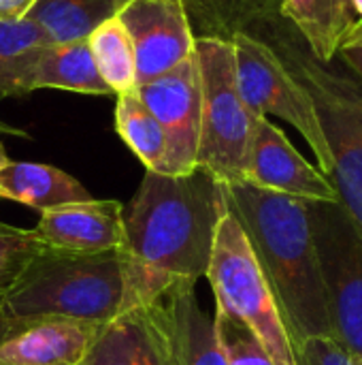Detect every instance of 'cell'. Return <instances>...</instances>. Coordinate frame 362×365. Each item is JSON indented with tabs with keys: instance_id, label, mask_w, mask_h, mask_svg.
<instances>
[{
	"instance_id": "29",
	"label": "cell",
	"mask_w": 362,
	"mask_h": 365,
	"mask_svg": "<svg viewBox=\"0 0 362 365\" xmlns=\"http://www.w3.org/2000/svg\"><path fill=\"white\" fill-rule=\"evenodd\" d=\"M9 163V156H6V150H4V143L0 141V169Z\"/></svg>"
},
{
	"instance_id": "12",
	"label": "cell",
	"mask_w": 362,
	"mask_h": 365,
	"mask_svg": "<svg viewBox=\"0 0 362 365\" xmlns=\"http://www.w3.org/2000/svg\"><path fill=\"white\" fill-rule=\"evenodd\" d=\"M32 231L51 250L83 255L115 250L124 244V205L98 199L62 205L41 212V220Z\"/></svg>"
},
{
	"instance_id": "33",
	"label": "cell",
	"mask_w": 362,
	"mask_h": 365,
	"mask_svg": "<svg viewBox=\"0 0 362 365\" xmlns=\"http://www.w3.org/2000/svg\"><path fill=\"white\" fill-rule=\"evenodd\" d=\"M119 2H122V4H124V2H128V0H119ZM183 2H188V0H183Z\"/></svg>"
},
{
	"instance_id": "18",
	"label": "cell",
	"mask_w": 362,
	"mask_h": 365,
	"mask_svg": "<svg viewBox=\"0 0 362 365\" xmlns=\"http://www.w3.org/2000/svg\"><path fill=\"white\" fill-rule=\"evenodd\" d=\"M41 88L98 96L113 94L94 64L87 38L62 45H45L41 49L32 73V90Z\"/></svg>"
},
{
	"instance_id": "11",
	"label": "cell",
	"mask_w": 362,
	"mask_h": 365,
	"mask_svg": "<svg viewBox=\"0 0 362 365\" xmlns=\"http://www.w3.org/2000/svg\"><path fill=\"white\" fill-rule=\"evenodd\" d=\"M245 182L312 201H337L329 178L290 143L286 133L267 115L256 118Z\"/></svg>"
},
{
	"instance_id": "17",
	"label": "cell",
	"mask_w": 362,
	"mask_h": 365,
	"mask_svg": "<svg viewBox=\"0 0 362 365\" xmlns=\"http://www.w3.org/2000/svg\"><path fill=\"white\" fill-rule=\"evenodd\" d=\"M280 13L292 21L307 49L322 62H333L339 45L361 19L352 0H282Z\"/></svg>"
},
{
	"instance_id": "2",
	"label": "cell",
	"mask_w": 362,
	"mask_h": 365,
	"mask_svg": "<svg viewBox=\"0 0 362 365\" xmlns=\"http://www.w3.org/2000/svg\"><path fill=\"white\" fill-rule=\"evenodd\" d=\"M222 192L273 293L290 344L333 336L305 199L250 182L222 184Z\"/></svg>"
},
{
	"instance_id": "32",
	"label": "cell",
	"mask_w": 362,
	"mask_h": 365,
	"mask_svg": "<svg viewBox=\"0 0 362 365\" xmlns=\"http://www.w3.org/2000/svg\"><path fill=\"white\" fill-rule=\"evenodd\" d=\"M356 365H362V359H356Z\"/></svg>"
},
{
	"instance_id": "14",
	"label": "cell",
	"mask_w": 362,
	"mask_h": 365,
	"mask_svg": "<svg viewBox=\"0 0 362 365\" xmlns=\"http://www.w3.org/2000/svg\"><path fill=\"white\" fill-rule=\"evenodd\" d=\"M83 365H175L158 304L105 323Z\"/></svg>"
},
{
	"instance_id": "27",
	"label": "cell",
	"mask_w": 362,
	"mask_h": 365,
	"mask_svg": "<svg viewBox=\"0 0 362 365\" xmlns=\"http://www.w3.org/2000/svg\"><path fill=\"white\" fill-rule=\"evenodd\" d=\"M36 0H0V19H23Z\"/></svg>"
},
{
	"instance_id": "30",
	"label": "cell",
	"mask_w": 362,
	"mask_h": 365,
	"mask_svg": "<svg viewBox=\"0 0 362 365\" xmlns=\"http://www.w3.org/2000/svg\"><path fill=\"white\" fill-rule=\"evenodd\" d=\"M352 4H354V11H356V15L362 19V0H352Z\"/></svg>"
},
{
	"instance_id": "10",
	"label": "cell",
	"mask_w": 362,
	"mask_h": 365,
	"mask_svg": "<svg viewBox=\"0 0 362 365\" xmlns=\"http://www.w3.org/2000/svg\"><path fill=\"white\" fill-rule=\"evenodd\" d=\"M134 51L137 86H143L194 53V32L183 0H128L117 11Z\"/></svg>"
},
{
	"instance_id": "22",
	"label": "cell",
	"mask_w": 362,
	"mask_h": 365,
	"mask_svg": "<svg viewBox=\"0 0 362 365\" xmlns=\"http://www.w3.org/2000/svg\"><path fill=\"white\" fill-rule=\"evenodd\" d=\"M87 45L94 64L113 94L137 92V64L132 41L117 15L102 21L90 36Z\"/></svg>"
},
{
	"instance_id": "6",
	"label": "cell",
	"mask_w": 362,
	"mask_h": 365,
	"mask_svg": "<svg viewBox=\"0 0 362 365\" xmlns=\"http://www.w3.org/2000/svg\"><path fill=\"white\" fill-rule=\"evenodd\" d=\"M215 308L241 321L260 340L275 365H294L292 344L273 293L256 263L245 233L230 212L218 225L213 255L205 274Z\"/></svg>"
},
{
	"instance_id": "21",
	"label": "cell",
	"mask_w": 362,
	"mask_h": 365,
	"mask_svg": "<svg viewBox=\"0 0 362 365\" xmlns=\"http://www.w3.org/2000/svg\"><path fill=\"white\" fill-rule=\"evenodd\" d=\"M115 128L117 135L132 150V154L145 165L147 171L162 173L164 156H166V139L158 120L141 101L139 92L117 94Z\"/></svg>"
},
{
	"instance_id": "4",
	"label": "cell",
	"mask_w": 362,
	"mask_h": 365,
	"mask_svg": "<svg viewBox=\"0 0 362 365\" xmlns=\"http://www.w3.org/2000/svg\"><path fill=\"white\" fill-rule=\"evenodd\" d=\"M269 45L314 98L333 156L326 178L337 192V203L362 235V79L333 68L294 41L277 38Z\"/></svg>"
},
{
	"instance_id": "20",
	"label": "cell",
	"mask_w": 362,
	"mask_h": 365,
	"mask_svg": "<svg viewBox=\"0 0 362 365\" xmlns=\"http://www.w3.org/2000/svg\"><path fill=\"white\" fill-rule=\"evenodd\" d=\"M47 38L32 19H0V98L32 92V73Z\"/></svg>"
},
{
	"instance_id": "13",
	"label": "cell",
	"mask_w": 362,
	"mask_h": 365,
	"mask_svg": "<svg viewBox=\"0 0 362 365\" xmlns=\"http://www.w3.org/2000/svg\"><path fill=\"white\" fill-rule=\"evenodd\" d=\"M105 323L47 319L6 334L0 365H83Z\"/></svg>"
},
{
	"instance_id": "15",
	"label": "cell",
	"mask_w": 362,
	"mask_h": 365,
	"mask_svg": "<svg viewBox=\"0 0 362 365\" xmlns=\"http://www.w3.org/2000/svg\"><path fill=\"white\" fill-rule=\"evenodd\" d=\"M154 304H158L175 365H226L213 319L203 312L194 284L175 287Z\"/></svg>"
},
{
	"instance_id": "31",
	"label": "cell",
	"mask_w": 362,
	"mask_h": 365,
	"mask_svg": "<svg viewBox=\"0 0 362 365\" xmlns=\"http://www.w3.org/2000/svg\"><path fill=\"white\" fill-rule=\"evenodd\" d=\"M0 133H11V135H17V130H15V128L6 126V124H2V122H0Z\"/></svg>"
},
{
	"instance_id": "28",
	"label": "cell",
	"mask_w": 362,
	"mask_h": 365,
	"mask_svg": "<svg viewBox=\"0 0 362 365\" xmlns=\"http://www.w3.org/2000/svg\"><path fill=\"white\" fill-rule=\"evenodd\" d=\"M239 2H241L243 13L247 15H265L273 9L280 11V4H282V0H239Z\"/></svg>"
},
{
	"instance_id": "5",
	"label": "cell",
	"mask_w": 362,
	"mask_h": 365,
	"mask_svg": "<svg viewBox=\"0 0 362 365\" xmlns=\"http://www.w3.org/2000/svg\"><path fill=\"white\" fill-rule=\"evenodd\" d=\"M201 77V135L196 167L218 182H245L256 118L237 86L233 43L218 36H194Z\"/></svg>"
},
{
	"instance_id": "24",
	"label": "cell",
	"mask_w": 362,
	"mask_h": 365,
	"mask_svg": "<svg viewBox=\"0 0 362 365\" xmlns=\"http://www.w3.org/2000/svg\"><path fill=\"white\" fill-rule=\"evenodd\" d=\"M45 246L36 240L32 229H19L0 222V293L9 289L23 267Z\"/></svg>"
},
{
	"instance_id": "9",
	"label": "cell",
	"mask_w": 362,
	"mask_h": 365,
	"mask_svg": "<svg viewBox=\"0 0 362 365\" xmlns=\"http://www.w3.org/2000/svg\"><path fill=\"white\" fill-rule=\"evenodd\" d=\"M137 92L158 120L166 139L162 173H192L196 169L201 135V77L196 56L192 53L169 73L139 86Z\"/></svg>"
},
{
	"instance_id": "7",
	"label": "cell",
	"mask_w": 362,
	"mask_h": 365,
	"mask_svg": "<svg viewBox=\"0 0 362 365\" xmlns=\"http://www.w3.org/2000/svg\"><path fill=\"white\" fill-rule=\"evenodd\" d=\"M235 51L237 86L254 115H275L299 130L312 148L324 175L333 169V156L320 126L314 98L290 73L277 51L258 34L237 30L228 38Z\"/></svg>"
},
{
	"instance_id": "8",
	"label": "cell",
	"mask_w": 362,
	"mask_h": 365,
	"mask_svg": "<svg viewBox=\"0 0 362 365\" xmlns=\"http://www.w3.org/2000/svg\"><path fill=\"white\" fill-rule=\"evenodd\" d=\"M331 331L354 359H362V235L337 201L305 199Z\"/></svg>"
},
{
	"instance_id": "23",
	"label": "cell",
	"mask_w": 362,
	"mask_h": 365,
	"mask_svg": "<svg viewBox=\"0 0 362 365\" xmlns=\"http://www.w3.org/2000/svg\"><path fill=\"white\" fill-rule=\"evenodd\" d=\"M213 327L226 365H275L252 329L224 310L215 308Z\"/></svg>"
},
{
	"instance_id": "16",
	"label": "cell",
	"mask_w": 362,
	"mask_h": 365,
	"mask_svg": "<svg viewBox=\"0 0 362 365\" xmlns=\"http://www.w3.org/2000/svg\"><path fill=\"white\" fill-rule=\"evenodd\" d=\"M0 199L30 205L38 212L94 199L79 180L58 167L9 160L0 169Z\"/></svg>"
},
{
	"instance_id": "26",
	"label": "cell",
	"mask_w": 362,
	"mask_h": 365,
	"mask_svg": "<svg viewBox=\"0 0 362 365\" xmlns=\"http://www.w3.org/2000/svg\"><path fill=\"white\" fill-rule=\"evenodd\" d=\"M337 56L354 71L356 77L362 79V19H358L354 28L348 32V36L339 45Z\"/></svg>"
},
{
	"instance_id": "19",
	"label": "cell",
	"mask_w": 362,
	"mask_h": 365,
	"mask_svg": "<svg viewBox=\"0 0 362 365\" xmlns=\"http://www.w3.org/2000/svg\"><path fill=\"white\" fill-rule=\"evenodd\" d=\"M119 6V0H36L26 17L41 26L47 45H62L87 38Z\"/></svg>"
},
{
	"instance_id": "1",
	"label": "cell",
	"mask_w": 362,
	"mask_h": 365,
	"mask_svg": "<svg viewBox=\"0 0 362 365\" xmlns=\"http://www.w3.org/2000/svg\"><path fill=\"white\" fill-rule=\"evenodd\" d=\"M226 212L222 182L209 171H145L124 207V312L149 306L175 287H196L209 269L215 231Z\"/></svg>"
},
{
	"instance_id": "25",
	"label": "cell",
	"mask_w": 362,
	"mask_h": 365,
	"mask_svg": "<svg viewBox=\"0 0 362 365\" xmlns=\"http://www.w3.org/2000/svg\"><path fill=\"white\" fill-rule=\"evenodd\" d=\"M294 365H356L348 349L333 336H312L292 346Z\"/></svg>"
},
{
	"instance_id": "3",
	"label": "cell",
	"mask_w": 362,
	"mask_h": 365,
	"mask_svg": "<svg viewBox=\"0 0 362 365\" xmlns=\"http://www.w3.org/2000/svg\"><path fill=\"white\" fill-rule=\"evenodd\" d=\"M124 295L119 248L96 255L43 248L0 293V323L9 331L47 319L109 323L124 312Z\"/></svg>"
}]
</instances>
